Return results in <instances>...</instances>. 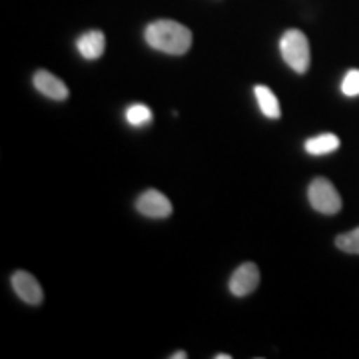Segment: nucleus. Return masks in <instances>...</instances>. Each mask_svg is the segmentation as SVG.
I'll return each mask as SVG.
<instances>
[{
    "label": "nucleus",
    "mask_w": 359,
    "mask_h": 359,
    "mask_svg": "<svg viewBox=\"0 0 359 359\" xmlns=\"http://www.w3.org/2000/svg\"><path fill=\"white\" fill-rule=\"evenodd\" d=\"M341 92L346 96H359V70H349L344 76Z\"/></svg>",
    "instance_id": "obj_13"
},
{
    "label": "nucleus",
    "mask_w": 359,
    "mask_h": 359,
    "mask_svg": "<svg viewBox=\"0 0 359 359\" xmlns=\"http://www.w3.org/2000/svg\"><path fill=\"white\" fill-rule=\"evenodd\" d=\"M335 245L346 254H359V228L347 233H339L335 238Z\"/></svg>",
    "instance_id": "obj_12"
},
{
    "label": "nucleus",
    "mask_w": 359,
    "mask_h": 359,
    "mask_svg": "<svg viewBox=\"0 0 359 359\" xmlns=\"http://www.w3.org/2000/svg\"><path fill=\"white\" fill-rule=\"evenodd\" d=\"M76 48L82 58L86 60H98L106 50V36L100 30H88L80 34L76 40Z\"/></svg>",
    "instance_id": "obj_8"
},
{
    "label": "nucleus",
    "mask_w": 359,
    "mask_h": 359,
    "mask_svg": "<svg viewBox=\"0 0 359 359\" xmlns=\"http://www.w3.org/2000/svg\"><path fill=\"white\" fill-rule=\"evenodd\" d=\"M11 283H13L14 294L18 295L25 304H28V306H40L42 304L44 292L40 287L39 280L32 273H28L25 269H18L13 273Z\"/></svg>",
    "instance_id": "obj_5"
},
{
    "label": "nucleus",
    "mask_w": 359,
    "mask_h": 359,
    "mask_svg": "<svg viewBox=\"0 0 359 359\" xmlns=\"http://www.w3.org/2000/svg\"><path fill=\"white\" fill-rule=\"evenodd\" d=\"M280 52H282L285 65L295 70L297 74L308 72L309 62H311V52H309L308 36L302 30H297V28L285 30L282 40H280Z\"/></svg>",
    "instance_id": "obj_2"
},
{
    "label": "nucleus",
    "mask_w": 359,
    "mask_h": 359,
    "mask_svg": "<svg viewBox=\"0 0 359 359\" xmlns=\"http://www.w3.org/2000/svg\"><path fill=\"white\" fill-rule=\"evenodd\" d=\"M231 355H226V353H218V355H216V359H230Z\"/></svg>",
    "instance_id": "obj_15"
},
{
    "label": "nucleus",
    "mask_w": 359,
    "mask_h": 359,
    "mask_svg": "<svg viewBox=\"0 0 359 359\" xmlns=\"http://www.w3.org/2000/svg\"><path fill=\"white\" fill-rule=\"evenodd\" d=\"M34 88L39 90L40 94H44L50 100H66L70 90L65 82L58 76L50 74L48 70H39L34 74Z\"/></svg>",
    "instance_id": "obj_7"
},
{
    "label": "nucleus",
    "mask_w": 359,
    "mask_h": 359,
    "mask_svg": "<svg viewBox=\"0 0 359 359\" xmlns=\"http://www.w3.org/2000/svg\"><path fill=\"white\" fill-rule=\"evenodd\" d=\"M136 210L146 218L166 219L172 216V202L158 190H146L136 200Z\"/></svg>",
    "instance_id": "obj_4"
},
{
    "label": "nucleus",
    "mask_w": 359,
    "mask_h": 359,
    "mask_svg": "<svg viewBox=\"0 0 359 359\" xmlns=\"http://www.w3.org/2000/svg\"><path fill=\"white\" fill-rule=\"evenodd\" d=\"M146 42L148 46H152L154 50L166 52V54H186L192 46V32L190 28L184 25H180L176 20H156L152 25H148L146 32Z\"/></svg>",
    "instance_id": "obj_1"
},
{
    "label": "nucleus",
    "mask_w": 359,
    "mask_h": 359,
    "mask_svg": "<svg viewBox=\"0 0 359 359\" xmlns=\"http://www.w3.org/2000/svg\"><path fill=\"white\" fill-rule=\"evenodd\" d=\"M339 148V138L335 134H320L306 142V150L311 156H325Z\"/></svg>",
    "instance_id": "obj_10"
},
{
    "label": "nucleus",
    "mask_w": 359,
    "mask_h": 359,
    "mask_svg": "<svg viewBox=\"0 0 359 359\" xmlns=\"http://www.w3.org/2000/svg\"><path fill=\"white\" fill-rule=\"evenodd\" d=\"M254 94H256L257 106L262 110V114L266 118H271V120H278L282 116V108H280V102H278V96L268 88V86H256L254 88Z\"/></svg>",
    "instance_id": "obj_9"
},
{
    "label": "nucleus",
    "mask_w": 359,
    "mask_h": 359,
    "mask_svg": "<svg viewBox=\"0 0 359 359\" xmlns=\"http://www.w3.org/2000/svg\"><path fill=\"white\" fill-rule=\"evenodd\" d=\"M308 198L311 208L320 214L334 216L341 210V196L327 178H316L309 184Z\"/></svg>",
    "instance_id": "obj_3"
},
{
    "label": "nucleus",
    "mask_w": 359,
    "mask_h": 359,
    "mask_svg": "<svg viewBox=\"0 0 359 359\" xmlns=\"http://www.w3.org/2000/svg\"><path fill=\"white\" fill-rule=\"evenodd\" d=\"M170 358H172V359H186V358H188V353H186V351H176V353H172Z\"/></svg>",
    "instance_id": "obj_14"
},
{
    "label": "nucleus",
    "mask_w": 359,
    "mask_h": 359,
    "mask_svg": "<svg viewBox=\"0 0 359 359\" xmlns=\"http://www.w3.org/2000/svg\"><path fill=\"white\" fill-rule=\"evenodd\" d=\"M152 120H154L152 110L148 106H144V104H134V106H130L128 110H126V122H128L130 126H134V128L148 126V124H152Z\"/></svg>",
    "instance_id": "obj_11"
},
{
    "label": "nucleus",
    "mask_w": 359,
    "mask_h": 359,
    "mask_svg": "<svg viewBox=\"0 0 359 359\" xmlns=\"http://www.w3.org/2000/svg\"><path fill=\"white\" fill-rule=\"evenodd\" d=\"M257 285H259V269L252 262H245L231 273L230 292L236 297H245V295L254 294Z\"/></svg>",
    "instance_id": "obj_6"
}]
</instances>
